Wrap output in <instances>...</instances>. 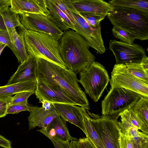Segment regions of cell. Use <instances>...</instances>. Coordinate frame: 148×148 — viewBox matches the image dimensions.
Returning a JSON list of instances; mask_svg holds the SVG:
<instances>
[{"label":"cell","mask_w":148,"mask_h":148,"mask_svg":"<svg viewBox=\"0 0 148 148\" xmlns=\"http://www.w3.org/2000/svg\"><path fill=\"white\" fill-rule=\"evenodd\" d=\"M37 80L53 83L62 88L76 104L90 109L88 101L78 84L76 75L72 71L45 60L37 58Z\"/></svg>","instance_id":"1"},{"label":"cell","mask_w":148,"mask_h":148,"mask_svg":"<svg viewBox=\"0 0 148 148\" xmlns=\"http://www.w3.org/2000/svg\"><path fill=\"white\" fill-rule=\"evenodd\" d=\"M59 41V53L66 68L76 75L95 61V56L90 51L88 43L74 30L64 32Z\"/></svg>","instance_id":"2"},{"label":"cell","mask_w":148,"mask_h":148,"mask_svg":"<svg viewBox=\"0 0 148 148\" xmlns=\"http://www.w3.org/2000/svg\"><path fill=\"white\" fill-rule=\"evenodd\" d=\"M107 17L113 26L121 28L141 40L148 39V12L138 9L114 6Z\"/></svg>","instance_id":"3"},{"label":"cell","mask_w":148,"mask_h":148,"mask_svg":"<svg viewBox=\"0 0 148 148\" xmlns=\"http://www.w3.org/2000/svg\"><path fill=\"white\" fill-rule=\"evenodd\" d=\"M27 51L29 55L43 59L66 68L59 51V41L45 33L26 30L21 25Z\"/></svg>","instance_id":"4"},{"label":"cell","mask_w":148,"mask_h":148,"mask_svg":"<svg viewBox=\"0 0 148 148\" xmlns=\"http://www.w3.org/2000/svg\"><path fill=\"white\" fill-rule=\"evenodd\" d=\"M79 73L78 82L86 93L95 102L98 101L110 81L105 67L100 63L94 61L88 68Z\"/></svg>","instance_id":"5"},{"label":"cell","mask_w":148,"mask_h":148,"mask_svg":"<svg viewBox=\"0 0 148 148\" xmlns=\"http://www.w3.org/2000/svg\"><path fill=\"white\" fill-rule=\"evenodd\" d=\"M141 96L124 88L111 87L101 101L102 115L117 116L124 110L132 108Z\"/></svg>","instance_id":"6"},{"label":"cell","mask_w":148,"mask_h":148,"mask_svg":"<svg viewBox=\"0 0 148 148\" xmlns=\"http://www.w3.org/2000/svg\"><path fill=\"white\" fill-rule=\"evenodd\" d=\"M86 111L104 148H120L121 132L116 116H99Z\"/></svg>","instance_id":"7"},{"label":"cell","mask_w":148,"mask_h":148,"mask_svg":"<svg viewBox=\"0 0 148 148\" xmlns=\"http://www.w3.org/2000/svg\"><path fill=\"white\" fill-rule=\"evenodd\" d=\"M21 25L27 30L47 34L59 41L63 33L47 16L29 13L19 14Z\"/></svg>","instance_id":"8"},{"label":"cell","mask_w":148,"mask_h":148,"mask_svg":"<svg viewBox=\"0 0 148 148\" xmlns=\"http://www.w3.org/2000/svg\"><path fill=\"white\" fill-rule=\"evenodd\" d=\"M109 49L115 57L116 64L140 63L146 56L145 49L137 44L130 45L121 41L110 40Z\"/></svg>","instance_id":"9"},{"label":"cell","mask_w":148,"mask_h":148,"mask_svg":"<svg viewBox=\"0 0 148 148\" xmlns=\"http://www.w3.org/2000/svg\"><path fill=\"white\" fill-rule=\"evenodd\" d=\"M73 13L75 20L74 30L86 40L90 47L100 54L104 53L106 49L101 36V27H93L79 12Z\"/></svg>","instance_id":"10"},{"label":"cell","mask_w":148,"mask_h":148,"mask_svg":"<svg viewBox=\"0 0 148 148\" xmlns=\"http://www.w3.org/2000/svg\"><path fill=\"white\" fill-rule=\"evenodd\" d=\"M35 94L40 102L46 100L52 103L77 105L72 97L62 88L49 82L37 79Z\"/></svg>","instance_id":"11"},{"label":"cell","mask_w":148,"mask_h":148,"mask_svg":"<svg viewBox=\"0 0 148 148\" xmlns=\"http://www.w3.org/2000/svg\"><path fill=\"white\" fill-rule=\"evenodd\" d=\"M110 79L111 87L123 88L148 98V84L125 72H112Z\"/></svg>","instance_id":"12"},{"label":"cell","mask_w":148,"mask_h":148,"mask_svg":"<svg viewBox=\"0 0 148 148\" xmlns=\"http://www.w3.org/2000/svg\"><path fill=\"white\" fill-rule=\"evenodd\" d=\"M59 116L79 128L85 134L81 107L76 105L53 103Z\"/></svg>","instance_id":"13"},{"label":"cell","mask_w":148,"mask_h":148,"mask_svg":"<svg viewBox=\"0 0 148 148\" xmlns=\"http://www.w3.org/2000/svg\"><path fill=\"white\" fill-rule=\"evenodd\" d=\"M29 55L27 60L18 66L16 72L8 81L7 85L37 80V58L32 55Z\"/></svg>","instance_id":"14"},{"label":"cell","mask_w":148,"mask_h":148,"mask_svg":"<svg viewBox=\"0 0 148 148\" xmlns=\"http://www.w3.org/2000/svg\"><path fill=\"white\" fill-rule=\"evenodd\" d=\"M79 12H87L106 17L112 10L114 6L102 0H71Z\"/></svg>","instance_id":"15"},{"label":"cell","mask_w":148,"mask_h":148,"mask_svg":"<svg viewBox=\"0 0 148 148\" xmlns=\"http://www.w3.org/2000/svg\"><path fill=\"white\" fill-rule=\"evenodd\" d=\"M29 112L28 117L29 130L37 127L46 128L54 118L59 116L54 105L48 110L36 106Z\"/></svg>","instance_id":"16"},{"label":"cell","mask_w":148,"mask_h":148,"mask_svg":"<svg viewBox=\"0 0 148 148\" xmlns=\"http://www.w3.org/2000/svg\"><path fill=\"white\" fill-rule=\"evenodd\" d=\"M45 129L50 136L56 140L69 142L71 140H78L71 136L66 121L59 116L54 118Z\"/></svg>","instance_id":"17"},{"label":"cell","mask_w":148,"mask_h":148,"mask_svg":"<svg viewBox=\"0 0 148 148\" xmlns=\"http://www.w3.org/2000/svg\"><path fill=\"white\" fill-rule=\"evenodd\" d=\"M120 132L129 137L133 148H148V135L127 123L118 122Z\"/></svg>","instance_id":"18"},{"label":"cell","mask_w":148,"mask_h":148,"mask_svg":"<svg viewBox=\"0 0 148 148\" xmlns=\"http://www.w3.org/2000/svg\"><path fill=\"white\" fill-rule=\"evenodd\" d=\"M46 1L49 12L47 16L48 18L56 24L62 32L69 30L70 29L74 30L73 24L53 0H46Z\"/></svg>","instance_id":"19"},{"label":"cell","mask_w":148,"mask_h":148,"mask_svg":"<svg viewBox=\"0 0 148 148\" xmlns=\"http://www.w3.org/2000/svg\"><path fill=\"white\" fill-rule=\"evenodd\" d=\"M7 30L11 39L12 46L11 50L16 57L18 62L21 64L27 60L29 56L26 49L22 32L19 29L18 34L15 27Z\"/></svg>","instance_id":"20"},{"label":"cell","mask_w":148,"mask_h":148,"mask_svg":"<svg viewBox=\"0 0 148 148\" xmlns=\"http://www.w3.org/2000/svg\"><path fill=\"white\" fill-rule=\"evenodd\" d=\"M9 8L18 14L29 13L47 16L39 6L37 0H11Z\"/></svg>","instance_id":"21"},{"label":"cell","mask_w":148,"mask_h":148,"mask_svg":"<svg viewBox=\"0 0 148 148\" xmlns=\"http://www.w3.org/2000/svg\"><path fill=\"white\" fill-rule=\"evenodd\" d=\"M37 80L18 83L0 86V97L12 96L14 94L23 91L35 92Z\"/></svg>","instance_id":"22"},{"label":"cell","mask_w":148,"mask_h":148,"mask_svg":"<svg viewBox=\"0 0 148 148\" xmlns=\"http://www.w3.org/2000/svg\"><path fill=\"white\" fill-rule=\"evenodd\" d=\"M126 72L148 84V73L142 68L140 63L115 64L112 72Z\"/></svg>","instance_id":"23"},{"label":"cell","mask_w":148,"mask_h":148,"mask_svg":"<svg viewBox=\"0 0 148 148\" xmlns=\"http://www.w3.org/2000/svg\"><path fill=\"white\" fill-rule=\"evenodd\" d=\"M119 116L121 122L129 124L148 134V125H146L131 108L124 110L116 117L118 118Z\"/></svg>","instance_id":"24"},{"label":"cell","mask_w":148,"mask_h":148,"mask_svg":"<svg viewBox=\"0 0 148 148\" xmlns=\"http://www.w3.org/2000/svg\"><path fill=\"white\" fill-rule=\"evenodd\" d=\"M21 25L18 14L9 8L0 12V30L16 27Z\"/></svg>","instance_id":"25"},{"label":"cell","mask_w":148,"mask_h":148,"mask_svg":"<svg viewBox=\"0 0 148 148\" xmlns=\"http://www.w3.org/2000/svg\"><path fill=\"white\" fill-rule=\"evenodd\" d=\"M86 137L92 142L96 148H104L98 134L89 120V116L86 110L81 107Z\"/></svg>","instance_id":"26"},{"label":"cell","mask_w":148,"mask_h":148,"mask_svg":"<svg viewBox=\"0 0 148 148\" xmlns=\"http://www.w3.org/2000/svg\"><path fill=\"white\" fill-rule=\"evenodd\" d=\"M108 2L114 6L135 8L148 12L147 0H112Z\"/></svg>","instance_id":"27"},{"label":"cell","mask_w":148,"mask_h":148,"mask_svg":"<svg viewBox=\"0 0 148 148\" xmlns=\"http://www.w3.org/2000/svg\"><path fill=\"white\" fill-rule=\"evenodd\" d=\"M131 109L148 125V98L141 96Z\"/></svg>","instance_id":"28"},{"label":"cell","mask_w":148,"mask_h":148,"mask_svg":"<svg viewBox=\"0 0 148 148\" xmlns=\"http://www.w3.org/2000/svg\"><path fill=\"white\" fill-rule=\"evenodd\" d=\"M114 36L121 41L129 44H134L135 38L130 34L118 27L113 26L112 29Z\"/></svg>","instance_id":"29"},{"label":"cell","mask_w":148,"mask_h":148,"mask_svg":"<svg viewBox=\"0 0 148 148\" xmlns=\"http://www.w3.org/2000/svg\"><path fill=\"white\" fill-rule=\"evenodd\" d=\"M35 92L32 91H23L17 93L14 96L10 97L8 100V105L15 104H27V100L31 95Z\"/></svg>","instance_id":"30"},{"label":"cell","mask_w":148,"mask_h":148,"mask_svg":"<svg viewBox=\"0 0 148 148\" xmlns=\"http://www.w3.org/2000/svg\"><path fill=\"white\" fill-rule=\"evenodd\" d=\"M87 22L92 27L95 28L101 27L100 22L105 16L87 12H79Z\"/></svg>","instance_id":"31"},{"label":"cell","mask_w":148,"mask_h":148,"mask_svg":"<svg viewBox=\"0 0 148 148\" xmlns=\"http://www.w3.org/2000/svg\"><path fill=\"white\" fill-rule=\"evenodd\" d=\"M36 106L31 105L28 103L25 104H15L8 105L7 114H17L21 111H32Z\"/></svg>","instance_id":"32"},{"label":"cell","mask_w":148,"mask_h":148,"mask_svg":"<svg viewBox=\"0 0 148 148\" xmlns=\"http://www.w3.org/2000/svg\"><path fill=\"white\" fill-rule=\"evenodd\" d=\"M58 8L68 18L72 23H75V19L73 13L69 9L64 0H53Z\"/></svg>","instance_id":"33"},{"label":"cell","mask_w":148,"mask_h":148,"mask_svg":"<svg viewBox=\"0 0 148 148\" xmlns=\"http://www.w3.org/2000/svg\"><path fill=\"white\" fill-rule=\"evenodd\" d=\"M37 131L48 138L52 142L55 148H70V142H64L53 139L50 136L45 128H41Z\"/></svg>","instance_id":"34"},{"label":"cell","mask_w":148,"mask_h":148,"mask_svg":"<svg viewBox=\"0 0 148 148\" xmlns=\"http://www.w3.org/2000/svg\"><path fill=\"white\" fill-rule=\"evenodd\" d=\"M12 96L0 97V118L5 117L7 114L8 101Z\"/></svg>","instance_id":"35"},{"label":"cell","mask_w":148,"mask_h":148,"mask_svg":"<svg viewBox=\"0 0 148 148\" xmlns=\"http://www.w3.org/2000/svg\"><path fill=\"white\" fill-rule=\"evenodd\" d=\"M119 139L120 148H133L128 136L121 132Z\"/></svg>","instance_id":"36"},{"label":"cell","mask_w":148,"mask_h":148,"mask_svg":"<svg viewBox=\"0 0 148 148\" xmlns=\"http://www.w3.org/2000/svg\"><path fill=\"white\" fill-rule=\"evenodd\" d=\"M78 148H96L87 138H80L77 140Z\"/></svg>","instance_id":"37"},{"label":"cell","mask_w":148,"mask_h":148,"mask_svg":"<svg viewBox=\"0 0 148 148\" xmlns=\"http://www.w3.org/2000/svg\"><path fill=\"white\" fill-rule=\"evenodd\" d=\"M0 43L5 44L11 49H12L11 39L7 30L4 31L0 35Z\"/></svg>","instance_id":"38"},{"label":"cell","mask_w":148,"mask_h":148,"mask_svg":"<svg viewBox=\"0 0 148 148\" xmlns=\"http://www.w3.org/2000/svg\"><path fill=\"white\" fill-rule=\"evenodd\" d=\"M0 146L4 148H12L10 140L0 134Z\"/></svg>","instance_id":"39"},{"label":"cell","mask_w":148,"mask_h":148,"mask_svg":"<svg viewBox=\"0 0 148 148\" xmlns=\"http://www.w3.org/2000/svg\"><path fill=\"white\" fill-rule=\"evenodd\" d=\"M39 6L43 10L47 16L49 14V11L47 8L46 0H37Z\"/></svg>","instance_id":"40"},{"label":"cell","mask_w":148,"mask_h":148,"mask_svg":"<svg viewBox=\"0 0 148 148\" xmlns=\"http://www.w3.org/2000/svg\"><path fill=\"white\" fill-rule=\"evenodd\" d=\"M11 5V0H0V12Z\"/></svg>","instance_id":"41"},{"label":"cell","mask_w":148,"mask_h":148,"mask_svg":"<svg viewBox=\"0 0 148 148\" xmlns=\"http://www.w3.org/2000/svg\"><path fill=\"white\" fill-rule=\"evenodd\" d=\"M140 64L145 71L148 73V57L146 56L143 58Z\"/></svg>","instance_id":"42"},{"label":"cell","mask_w":148,"mask_h":148,"mask_svg":"<svg viewBox=\"0 0 148 148\" xmlns=\"http://www.w3.org/2000/svg\"><path fill=\"white\" fill-rule=\"evenodd\" d=\"M42 104V107L47 110L50 109L53 106V103L46 100H44L41 102Z\"/></svg>","instance_id":"43"},{"label":"cell","mask_w":148,"mask_h":148,"mask_svg":"<svg viewBox=\"0 0 148 148\" xmlns=\"http://www.w3.org/2000/svg\"><path fill=\"white\" fill-rule=\"evenodd\" d=\"M77 140H72L70 142V148H78L77 144Z\"/></svg>","instance_id":"44"},{"label":"cell","mask_w":148,"mask_h":148,"mask_svg":"<svg viewBox=\"0 0 148 148\" xmlns=\"http://www.w3.org/2000/svg\"><path fill=\"white\" fill-rule=\"evenodd\" d=\"M6 46L5 44L2 43H0V56L4 48Z\"/></svg>","instance_id":"45"},{"label":"cell","mask_w":148,"mask_h":148,"mask_svg":"<svg viewBox=\"0 0 148 148\" xmlns=\"http://www.w3.org/2000/svg\"><path fill=\"white\" fill-rule=\"evenodd\" d=\"M5 30H0V35Z\"/></svg>","instance_id":"46"}]
</instances>
